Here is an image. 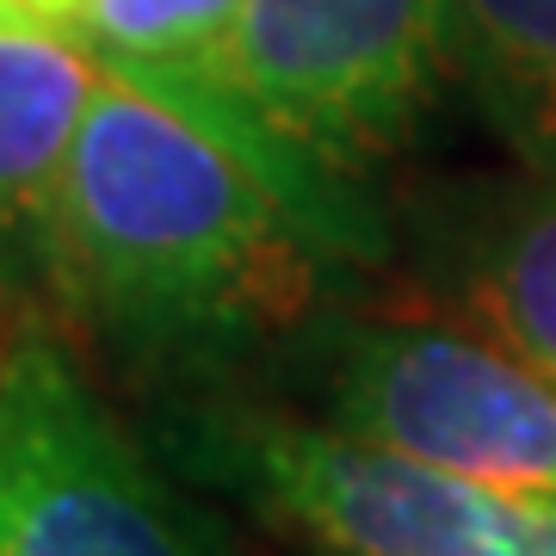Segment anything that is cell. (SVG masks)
<instances>
[{"label": "cell", "mask_w": 556, "mask_h": 556, "mask_svg": "<svg viewBox=\"0 0 556 556\" xmlns=\"http://www.w3.org/2000/svg\"><path fill=\"white\" fill-rule=\"evenodd\" d=\"M383 248L346 179L199 75L100 62L50 217V278L112 334L223 353L298 328L321 278Z\"/></svg>", "instance_id": "1"}, {"label": "cell", "mask_w": 556, "mask_h": 556, "mask_svg": "<svg viewBox=\"0 0 556 556\" xmlns=\"http://www.w3.org/2000/svg\"><path fill=\"white\" fill-rule=\"evenodd\" d=\"M452 68L445 0H241L199 80L334 179L415 137Z\"/></svg>", "instance_id": "2"}, {"label": "cell", "mask_w": 556, "mask_h": 556, "mask_svg": "<svg viewBox=\"0 0 556 556\" xmlns=\"http://www.w3.org/2000/svg\"><path fill=\"white\" fill-rule=\"evenodd\" d=\"M321 427L445 477L556 501V390L495 340L439 321H328Z\"/></svg>", "instance_id": "3"}, {"label": "cell", "mask_w": 556, "mask_h": 556, "mask_svg": "<svg viewBox=\"0 0 556 556\" xmlns=\"http://www.w3.org/2000/svg\"><path fill=\"white\" fill-rule=\"evenodd\" d=\"M199 464L328 556H556V501L445 477L309 420H217Z\"/></svg>", "instance_id": "4"}, {"label": "cell", "mask_w": 556, "mask_h": 556, "mask_svg": "<svg viewBox=\"0 0 556 556\" xmlns=\"http://www.w3.org/2000/svg\"><path fill=\"white\" fill-rule=\"evenodd\" d=\"M0 556H217L43 334L0 353Z\"/></svg>", "instance_id": "5"}, {"label": "cell", "mask_w": 556, "mask_h": 556, "mask_svg": "<svg viewBox=\"0 0 556 556\" xmlns=\"http://www.w3.org/2000/svg\"><path fill=\"white\" fill-rule=\"evenodd\" d=\"M420 254L470 334L495 340L556 390V186L477 179L433 192Z\"/></svg>", "instance_id": "6"}, {"label": "cell", "mask_w": 556, "mask_h": 556, "mask_svg": "<svg viewBox=\"0 0 556 556\" xmlns=\"http://www.w3.org/2000/svg\"><path fill=\"white\" fill-rule=\"evenodd\" d=\"M93 80L100 62L68 31H0V278L50 273L62 161Z\"/></svg>", "instance_id": "7"}, {"label": "cell", "mask_w": 556, "mask_h": 556, "mask_svg": "<svg viewBox=\"0 0 556 556\" xmlns=\"http://www.w3.org/2000/svg\"><path fill=\"white\" fill-rule=\"evenodd\" d=\"M452 68L532 179L556 186V0H445Z\"/></svg>", "instance_id": "8"}, {"label": "cell", "mask_w": 556, "mask_h": 556, "mask_svg": "<svg viewBox=\"0 0 556 556\" xmlns=\"http://www.w3.org/2000/svg\"><path fill=\"white\" fill-rule=\"evenodd\" d=\"M241 0H80L68 38L112 68H167L204 75L217 62Z\"/></svg>", "instance_id": "9"}]
</instances>
